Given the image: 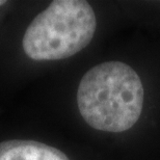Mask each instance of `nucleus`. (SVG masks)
<instances>
[{"instance_id": "20e7f679", "label": "nucleus", "mask_w": 160, "mask_h": 160, "mask_svg": "<svg viewBox=\"0 0 160 160\" xmlns=\"http://www.w3.org/2000/svg\"><path fill=\"white\" fill-rule=\"evenodd\" d=\"M4 3H6V1H2V0H0V5L4 4Z\"/></svg>"}, {"instance_id": "f257e3e1", "label": "nucleus", "mask_w": 160, "mask_h": 160, "mask_svg": "<svg viewBox=\"0 0 160 160\" xmlns=\"http://www.w3.org/2000/svg\"><path fill=\"white\" fill-rule=\"evenodd\" d=\"M77 104L83 120L94 129L123 132L133 127L142 114V80L122 62L100 63L82 77Z\"/></svg>"}, {"instance_id": "f03ea898", "label": "nucleus", "mask_w": 160, "mask_h": 160, "mask_svg": "<svg viewBox=\"0 0 160 160\" xmlns=\"http://www.w3.org/2000/svg\"><path fill=\"white\" fill-rule=\"evenodd\" d=\"M97 27L94 9L83 0H55L31 21L23 38L33 60H59L88 46Z\"/></svg>"}, {"instance_id": "7ed1b4c3", "label": "nucleus", "mask_w": 160, "mask_h": 160, "mask_svg": "<svg viewBox=\"0 0 160 160\" xmlns=\"http://www.w3.org/2000/svg\"><path fill=\"white\" fill-rule=\"evenodd\" d=\"M0 160H70L54 147L36 140L12 139L0 142Z\"/></svg>"}]
</instances>
